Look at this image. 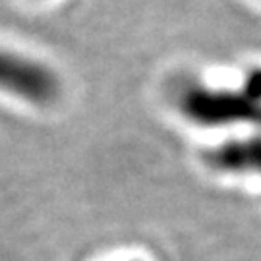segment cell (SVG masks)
Instances as JSON below:
<instances>
[{
	"instance_id": "obj_2",
	"label": "cell",
	"mask_w": 261,
	"mask_h": 261,
	"mask_svg": "<svg viewBox=\"0 0 261 261\" xmlns=\"http://www.w3.org/2000/svg\"><path fill=\"white\" fill-rule=\"evenodd\" d=\"M0 91L43 107L56 101L60 84L48 66L0 48Z\"/></svg>"
},
{
	"instance_id": "obj_1",
	"label": "cell",
	"mask_w": 261,
	"mask_h": 261,
	"mask_svg": "<svg viewBox=\"0 0 261 261\" xmlns=\"http://www.w3.org/2000/svg\"><path fill=\"white\" fill-rule=\"evenodd\" d=\"M174 105L199 128H261V64H252L232 85L188 80L178 85Z\"/></svg>"
},
{
	"instance_id": "obj_3",
	"label": "cell",
	"mask_w": 261,
	"mask_h": 261,
	"mask_svg": "<svg viewBox=\"0 0 261 261\" xmlns=\"http://www.w3.org/2000/svg\"><path fill=\"white\" fill-rule=\"evenodd\" d=\"M203 163L217 172L261 178V128L209 147L203 151Z\"/></svg>"
},
{
	"instance_id": "obj_4",
	"label": "cell",
	"mask_w": 261,
	"mask_h": 261,
	"mask_svg": "<svg viewBox=\"0 0 261 261\" xmlns=\"http://www.w3.org/2000/svg\"><path fill=\"white\" fill-rule=\"evenodd\" d=\"M257 2H261V0H257Z\"/></svg>"
}]
</instances>
